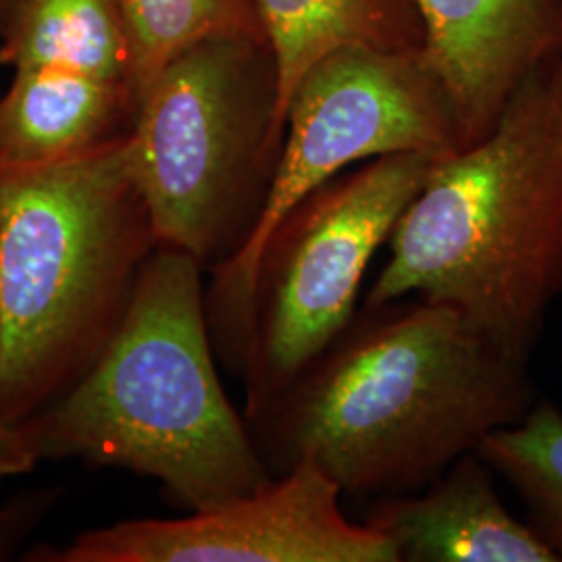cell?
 <instances>
[{"mask_svg":"<svg viewBox=\"0 0 562 562\" xmlns=\"http://www.w3.org/2000/svg\"><path fill=\"white\" fill-rule=\"evenodd\" d=\"M159 241L125 140L0 176V417L27 422L86 375Z\"/></svg>","mask_w":562,"mask_h":562,"instance_id":"cell-4","label":"cell"},{"mask_svg":"<svg viewBox=\"0 0 562 562\" xmlns=\"http://www.w3.org/2000/svg\"><path fill=\"white\" fill-rule=\"evenodd\" d=\"M340 487L304 461L259 492L188 513L83 531L41 543L30 562H398L394 546L341 510Z\"/></svg>","mask_w":562,"mask_h":562,"instance_id":"cell-8","label":"cell"},{"mask_svg":"<svg viewBox=\"0 0 562 562\" xmlns=\"http://www.w3.org/2000/svg\"><path fill=\"white\" fill-rule=\"evenodd\" d=\"M280 67L281 115L304 71L341 46L422 53L425 25L413 0H257Z\"/></svg>","mask_w":562,"mask_h":562,"instance_id":"cell-12","label":"cell"},{"mask_svg":"<svg viewBox=\"0 0 562 562\" xmlns=\"http://www.w3.org/2000/svg\"><path fill=\"white\" fill-rule=\"evenodd\" d=\"M204 273L190 255L157 246L101 357L71 390L21 423L41 461L150 477L188 513L276 480L223 390Z\"/></svg>","mask_w":562,"mask_h":562,"instance_id":"cell-3","label":"cell"},{"mask_svg":"<svg viewBox=\"0 0 562 562\" xmlns=\"http://www.w3.org/2000/svg\"><path fill=\"white\" fill-rule=\"evenodd\" d=\"M41 462L23 425L0 417V483L32 473Z\"/></svg>","mask_w":562,"mask_h":562,"instance_id":"cell-17","label":"cell"},{"mask_svg":"<svg viewBox=\"0 0 562 562\" xmlns=\"http://www.w3.org/2000/svg\"><path fill=\"white\" fill-rule=\"evenodd\" d=\"M477 452L513 487L529 527L562 562V411L540 401L521 422L483 438Z\"/></svg>","mask_w":562,"mask_h":562,"instance_id":"cell-15","label":"cell"},{"mask_svg":"<svg viewBox=\"0 0 562 562\" xmlns=\"http://www.w3.org/2000/svg\"><path fill=\"white\" fill-rule=\"evenodd\" d=\"M529 361L450 304L419 296L364 304L246 423L273 477L311 461L350 498L419 492L540 401Z\"/></svg>","mask_w":562,"mask_h":562,"instance_id":"cell-1","label":"cell"},{"mask_svg":"<svg viewBox=\"0 0 562 562\" xmlns=\"http://www.w3.org/2000/svg\"><path fill=\"white\" fill-rule=\"evenodd\" d=\"M361 522L394 546L398 562H559L496 490V473L471 450L419 492L371 498Z\"/></svg>","mask_w":562,"mask_h":562,"instance_id":"cell-10","label":"cell"},{"mask_svg":"<svg viewBox=\"0 0 562 562\" xmlns=\"http://www.w3.org/2000/svg\"><path fill=\"white\" fill-rule=\"evenodd\" d=\"M138 94L63 69H15L0 94V176L76 161L127 140Z\"/></svg>","mask_w":562,"mask_h":562,"instance_id":"cell-11","label":"cell"},{"mask_svg":"<svg viewBox=\"0 0 562 562\" xmlns=\"http://www.w3.org/2000/svg\"><path fill=\"white\" fill-rule=\"evenodd\" d=\"M436 161L425 153L367 161L325 181L271 229L246 296V422L278 401L357 315L369 262Z\"/></svg>","mask_w":562,"mask_h":562,"instance_id":"cell-6","label":"cell"},{"mask_svg":"<svg viewBox=\"0 0 562 562\" xmlns=\"http://www.w3.org/2000/svg\"><path fill=\"white\" fill-rule=\"evenodd\" d=\"M285 140L271 42H202L171 60L142 97L125 140L159 246L206 273L255 236Z\"/></svg>","mask_w":562,"mask_h":562,"instance_id":"cell-5","label":"cell"},{"mask_svg":"<svg viewBox=\"0 0 562 562\" xmlns=\"http://www.w3.org/2000/svg\"><path fill=\"white\" fill-rule=\"evenodd\" d=\"M138 94L202 42L269 41L257 0H115Z\"/></svg>","mask_w":562,"mask_h":562,"instance_id":"cell-14","label":"cell"},{"mask_svg":"<svg viewBox=\"0 0 562 562\" xmlns=\"http://www.w3.org/2000/svg\"><path fill=\"white\" fill-rule=\"evenodd\" d=\"M413 2L425 25L423 60L450 97L462 148L494 130L531 71L562 55V0Z\"/></svg>","mask_w":562,"mask_h":562,"instance_id":"cell-9","label":"cell"},{"mask_svg":"<svg viewBox=\"0 0 562 562\" xmlns=\"http://www.w3.org/2000/svg\"><path fill=\"white\" fill-rule=\"evenodd\" d=\"M0 63L76 71L138 94L115 0H21L0 32Z\"/></svg>","mask_w":562,"mask_h":562,"instance_id":"cell-13","label":"cell"},{"mask_svg":"<svg viewBox=\"0 0 562 562\" xmlns=\"http://www.w3.org/2000/svg\"><path fill=\"white\" fill-rule=\"evenodd\" d=\"M364 304L459 308L531 359L562 299V55L531 71L482 140L434 162Z\"/></svg>","mask_w":562,"mask_h":562,"instance_id":"cell-2","label":"cell"},{"mask_svg":"<svg viewBox=\"0 0 562 562\" xmlns=\"http://www.w3.org/2000/svg\"><path fill=\"white\" fill-rule=\"evenodd\" d=\"M461 148L450 97L422 53L355 44L313 63L288 99L283 153L261 223L236 259L209 273L206 319L223 367L240 378L248 281L288 211L355 162L398 153L442 159Z\"/></svg>","mask_w":562,"mask_h":562,"instance_id":"cell-7","label":"cell"},{"mask_svg":"<svg viewBox=\"0 0 562 562\" xmlns=\"http://www.w3.org/2000/svg\"><path fill=\"white\" fill-rule=\"evenodd\" d=\"M63 487L27 490L0 506V562L21 559V550L57 506Z\"/></svg>","mask_w":562,"mask_h":562,"instance_id":"cell-16","label":"cell"},{"mask_svg":"<svg viewBox=\"0 0 562 562\" xmlns=\"http://www.w3.org/2000/svg\"><path fill=\"white\" fill-rule=\"evenodd\" d=\"M20 2L21 0H0V32L7 25V21L11 20V15L15 13Z\"/></svg>","mask_w":562,"mask_h":562,"instance_id":"cell-18","label":"cell"}]
</instances>
